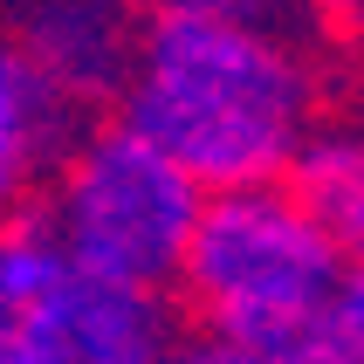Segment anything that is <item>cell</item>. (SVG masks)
Segmentation results:
<instances>
[{
	"mask_svg": "<svg viewBox=\"0 0 364 364\" xmlns=\"http://www.w3.org/2000/svg\"><path fill=\"white\" fill-rule=\"evenodd\" d=\"M124 124L213 186L282 179L316 124V69L303 41L193 14H144L117 76Z\"/></svg>",
	"mask_w": 364,
	"mask_h": 364,
	"instance_id": "1",
	"label": "cell"
},
{
	"mask_svg": "<svg viewBox=\"0 0 364 364\" xmlns=\"http://www.w3.org/2000/svg\"><path fill=\"white\" fill-rule=\"evenodd\" d=\"M344 275V247L289 179L213 186L179 255L186 316L206 330V358L323 364V316Z\"/></svg>",
	"mask_w": 364,
	"mask_h": 364,
	"instance_id": "2",
	"label": "cell"
},
{
	"mask_svg": "<svg viewBox=\"0 0 364 364\" xmlns=\"http://www.w3.org/2000/svg\"><path fill=\"white\" fill-rule=\"evenodd\" d=\"M200 200H206V186L117 117L103 131L69 138V151L48 172L41 220L62 241V255L90 275L172 289L186 234L200 220Z\"/></svg>",
	"mask_w": 364,
	"mask_h": 364,
	"instance_id": "3",
	"label": "cell"
},
{
	"mask_svg": "<svg viewBox=\"0 0 364 364\" xmlns=\"http://www.w3.org/2000/svg\"><path fill=\"white\" fill-rule=\"evenodd\" d=\"M179 350L172 289L62 268L28 309H0V364H159Z\"/></svg>",
	"mask_w": 364,
	"mask_h": 364,
	"instance_id": "4",
	"label": "cell"
},
{
	"mask_svg": "<svg viewBox=\"0 0 364 364\" xmlns=\"http://www.w3.org/2000/svg\"><path fill=\"white\" fill-rule=\"evenodd\" d=\"M82 97L28 48L0 41V220L35 200V186L55 172V159L76 138Z\"/></svg>",
	"mask_w": 364,
	"mask_h": 364,
	"instance_id": "5",
	"label": "cell"
},
{
	"mask_svg": "<svg viewBox=\"0 0 364 364\" xmlns=\"http://www.w3.org/2000/svg\"><path fill=\"white\" fill-rule=\"evenodd\" d=\"M131 21L117 14V0H41L28 14V48L55 69L76 97L117 90L124 62H131Z\"/></svg>",
	"mask_w": 364,
	"mask_h": 364,
	"instance_id": "6",
	"label": "cell"
},
{
	"mask_svg": "<svg viewBox=\"0 0 364 364\" xmlns=\"http://www.w3.org/2000/svg\"><path fill=\"white\" fill-rule=\"evenodd\" d=\"M303 206L330 227V241L344 247V262H364V131H316L296 144L282 172Z\"/></svg>",
	"mask_w": 364,
	"mask_h": 364,
	"instance_id": "7",
	"label": "cell"
},
{
	"mask_svg": "<svg viewBox=\"0 0 364 364\" xmlns=\"http://www.w3.org/2000/svg\"><path fill=\"white\" fill-rule=\"evenodd\" d=\"M144 14L234 21V28H262V35H282V41L316 48L323 28H330V0H144Z\"/></svg>",
	"mask_w": 364,
	"mask_h": 364,
	"instance_id": "8",
	"label": "cell"
},
{
	"mask_svg": "<svg viewBox=\"0 0 364 364\" xmlns=\"http://www.w3.org/2000/svg\"><path fill=\"white\" fill-rule=\"evenodd\" d=\"M323 364H364V262H344L323 316Z\"/></svg>",
	"mask_w": 364,
	"mask_h": 364,
	"instance_id": "9",
	"label": "cell"
},
{
	"mask_svg": "<svg viewBox=\"0 0 364 364\" xmlns=\"http://www.w3.org/2000/svg\"><path fill=\"white\" fill-rule=\"evenodd\" d=\"M330 14H350V21H364V0H330Z\"/></svg>",
	"mask_w": 364,
	"mask_h": 364,
	"instance_id": "10",
	"label": "cell"
}]
</instances>
